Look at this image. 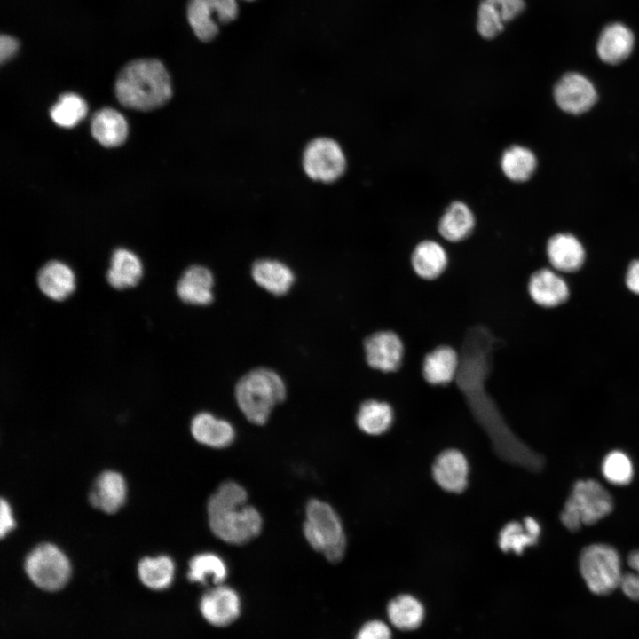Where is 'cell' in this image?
<instances>
[{
  "label": "cell",
  "instance_id": "obj_1",
  "mask_svg": "<svg viewBox=\"0 0 639 639\" xmlns=\"http://www.w3.org/2000/svg\"><path fill=\"white\" fill-rule=\"evenodd\" d=\"M247 501L246 489L235 481L227 480L217 487L207 505L209 525L215 536L229 544L242 545L261 532L263 517Z\"/></svg>",
  "mask_w": 639,
  "mask_h": 639
},
{
  "label": "cell",
  "instance_id": "obj_2",
  "mask_svg": "<svg viewBox=\"0 0 639 639\" xmlns=\"http://www.w3.org/2000/svg\"><path fill=\"white\" fill-rule=\"evenodd\" d=\"M114 91L122 106L139 111L161 107L172 96L168 70L156 59H138L127 63L116 77Z\"/></svg>",
  "mask_w": 639,
  "mask_h": 639
},
{
  "label": "cell",
  "instance_id": "obj_3",
  "mask_svg": "<svg viewBox=\"0 0 639 639\" xmlns=\"http://www.w3.org/2000/svg\"><path fill=\"white\" fill-rule=\"evenodd\" d=\"M286 398L280 376L268 368H256L243 375L235 386V399L246 419L264 425L273 407Z\"/></svg>",
  "mask_w": 639,
  "mask_h": 639
},
{
  "label": "cell",
  "instance_id": "obj_4",
  "mask_svg": "<svg viewBox=\"0 0 639 639\" xmlns=\"http://www.w3.org/2000/svg\"><path fill=\"white\" fill-rule=\"evenodd\" d=\"M303 533L308 544L331 563L340 562L346 551V536L334 508L319 499H311L305 508Z\"/></svg>",
  "mask_w": 639,
  "mask_h": 639
},
{
  "label": "cell",
  "instance_id": "obj_5",
  "mask_svg": "<svg viewBox=\"0 0 639 639\" xmlns=\"http://www.w3.org/2000/svg\"><path fill=\"white\" fill-rule=\"evenodd\" d=\"M612 509V497L599 482L579 480L564 505L560 520L568 530L576 532L603 519Z\"/></svg>",
  "mask_w": 639,
  "mask_h": 639
},
{
  "label": "cell",
  "instance_id": "obj_6",
  "mask_svg": "<svg viewBox=\"0 0 639 639\" xmlns=\"http://www.w3.org/2000/svg\"><path fill=\"white\" fill-rule=\"evenodd\" d=\"M580 574L596 595H606L619 587L623 576L619 552L611 546L596 543L587 546L579 559Z\"/></svg>",
  "mask_w": 639,
  "mask_h": 639
},
{
  "label": "cell",
  "instance_id": "obj_7",
  "mask_svg": "<svg viewBox=\"0 0 639 639\" xmlns=\"http://www.w3.org/2000/svg\"><path fill=\"white\" fill-rule=\"evenodd\" d=\"M302 165L308 178L329 184L335 182L343 175L347 160L337 141L320 137L306 145L303 153Z\"/></svg>",
  "mask_w": 639,
  "mask_h": 639
},
{
  "label": "cell",
  "instance_id": "obj_8",
  "mask_svg": "<svg viewBox=\"0 0 639 639\" xmlns=\"http://www.w3.org/2000/svg\"><path fill=\"white\" fill-rule=\"evenodd\" d=\"M25 570L37 587L54 591L67 582L71 567L67 557L58 547L46 543L28 554Z\"/></svg>",
  "mask_w": 639,
  "mask_h": 639
},
{
  "label": "cell",
  "instance_id": "obj_9",
  "mask_svg": "<svg viewBox=\"0 0 639 639\" xmlns=\"http://www.w3.org/2000/svg\"><path fill=\"white\" fill-rule=\"evenodd\" d=\"M238 12L236 0H189L186 8L188 23L202 42L214 39L220 26L235 20Z\"/></svg>",
  "mask_w": 639,
  "mask_h": 639
},
{
  "label": "cell",
  "instance_id": "obj_10",
  "mask_svg": "<svg viewBox=\"0 0 639 639\" xmlns=\"http://www.w3.org/2000/svg\"><path fill=\"white\" fill-rule=\"evenodd\" d=\"M363 349L367 366L383 374L398 372L406 355L403 339L390 329L376 330L367 335Z\"/></svg>",
  "mask_w": 639,
  "mask_h": 639
},
{
  "label": "cell",
  "instance_id": "obj_11",
  "mask_svg": "<svg viewBox=\"0 0 639 639\" xmlns=\"http://www.w3.org/2000/svg\"><path fill=\"white\" fill-rule=\"evenodd\" d=\"M200 611L210 625L225 627L233 624L241 615V600L238 592L220 584L208 590L200 600Z\"/></svg>",
  "mask_w": 639,
  "mask_h": 639
},
{
  "label": "cell",
  "instance_id": "obj_12",
  "mask_svg": "<svg viewBox=\"0 0 639 639\" xmlns=\"http://www.w3.org/2000/svg\"><path fill=\"white\" fill-rule=\"evenodd\" d=\"M557 106L564 112L579 114L589 110L597 95L593 83L579 73L565 74L554 88Z\"/></svg>",
  "mask_w": 639,
  "mask_h": 639
},
{
  "label": "cell",
  "instance_id": "obj_13",
  "mask_svg": "<svg viewBox=\"0 0 639 639\" xmlns=\"http://www.w3.org/2000/svg\"><path fill=\"white\" fill-rule=\"evenodd\" d=\"M469 466L464 454L450 448L441 452L432 465V477L443 490L461 493L468 486Z\"/></svg>",
  "mask_w": 639,
  "mask_h": 639
},
{
  "label": "cell",
  "instance_id": "obj_14",
  "mask_svg": "<svg viewBox=\"0 0 639 639\" xmlns=\"http://www.w3.org/2000/svg\"><path fill=\"white\" fill-rule=\"evenodd\" d=\"M524 0H482L477 18V29L486 39L497 36L505 23L517 18L525 9Z\"/></svg>",
  "mask_w": 639,
  "mask_h": 639
},
{
  "label": "cell",
  "instance_id": "obj_15",
  "mask_svg": "<svg viewBox=\"0 0 639 639\" xmlns=\"http://www.w3.org/2000/svg\"><path fill=\"white\" fill-rule=\"evenodd\" d=\"M450 263L447 250L438 241L424 239L418 241L410 255L414 274L421 280L434 281L446 272Z\"/></svg>",
  "mask_w": 639,
  "mask_h": 639
},
{
  "label": "cell",
  "instance_id": "obj_16",
  "mask_svg": "<svg viewBox=\"0 0 639 639\" xmlns=\"http://www.w3.org/2000/svg\"><path fill=\"white\" fill-rule=\"evenodd\" d=\"M459 365L460 358L456 349L448 344H440L424 355L422 375L429 385L445 386L454 380Z\"/></svg>",
  "mask_w": 639,
  "mask_h": 639
},
{
  "label": "cell",
  "instance_id": "obj_17",
  "mask_svg": "<svg viewBox=\"0 0 639 639\" xmlns=\"http://www.w3.org/2000/svg\"><path fill=\"white\" fill-rule=\"evenodd\" d=\"M635 45L632 30L623 23L613 22L601 32L596 44L599 58L607 64H619L629 57Z\"/></svg>",
  "mask_w": 639,
  "mask_h": 639
},
{
  "label": "cell",
  "instance_id": "obj_18",
  "mask_svg": "<svg viewBox=\"0 0 639 639\" xmlns=\"http://www.w3.org/2000/svg\"><path fill=\"white\" fill-rule=\"evenodd\" d=\"M527 290L538 305L551 308L564 303L569 296L566 282L550 269L535 271L528 280Z\"/></svg>",
  "mask_w": 639,
  "mask_h": 639
},
{
  "label": "cell",
  "instance_id": "obj_19",
  "mask_svg": "<svg viewBox=\"0 0 639 639\" xmlns=\"http://www.w3.org/2000/svg\"><path fill=\"white\" fill-rule=\"evenodd\" d=\"M191 432L196 441L212 448L229 446L236 435L231 422L208 412L200 413L193 418Z\"/></svg>",
  "mask_w": 639,
  "mask_h": 639
},
{
  "label": "cell",
  "instance_id": "obj_20",
  "mask_svg": "<svg viewBox=\"0 0 639 639\" xmlns=\"http://www.w3.org/2000/svg\"><path fill=\"white\" fill-rule=\"evenodd\" d=\"M476 226V217L465 202L453 201L438 223V234L446 241L458 243L469 238Z\"/></svg>",
  "mask_w": 639,
  "mask_h": 639
},
{
  "label": "cell",
  "instance_id": "obj_21",
  "mask_svg": "<svg viewBox=\"0 0 639 639\" xmlns=\"http://www.w3.org/2000/svg\"><path fill=\"white\" fill-rule=\"evenodd\" d=\"M214 278L211 272L201 265L186 269L177 285L179 298L190 304L207 305L213 300Z\"/></svg>",
  "mask_w": 639,
  "mask_h": 639
},
{
  "label": "cell",
  "instance_id": "obj_22",
  "mask_svg": "<svg viewBox=\"0 0 639 639\" xmlns=\"http://www.w3.org/2000/svg\"><path fill=\"white\" fill-rule=\"evenodd\" d=\"M127 487L122 476L114 471H105L96 479L90 493L93 507L106 513L117 511L126 498Z\"/></svg>",
  "mask_w": 639,
  "mask_h": 639
},
{
  "label": "cell",
  "instance_id": "obj_23",
  "mask_svg": "<svg viewBox=\"0 0 639 639\" xmlns=\"http://www.w3.org/2000/svg\"><path fill=\"white\" fill-rule=\"evenodd\" d=\"M550 264L561 272H575L583 264L585 251L580 241L570 233H557L547 243Z\"/></svg>",
  "mask_w": 639,
  "mask_h": 639
},
{
  "label": "cell",
  "instance_id": "obj_24",
  "mask_svg": "<svg viewBox=\"0 0 639 639\" xmlns=\"http://www.w3.org/2000/svg\"><path fill=\"white\" fill-rule=\"evenodd\" d=\"M41 291L49 298L61 301L67 298L75 288V275L65 263L51 261L37 274Z\"/></svg>",
  "mask_w": 639,
  "mask_h": 639
},
{
  "label": "cell",
  "instance_id": "obj_25",
  "mask_svg": "<svg viewBox=\"0 0 639 639\" xmlns=\"http://www.w3.org/2000/svg\"><path fill=\"white\" fill-rule=\"evenodd\" d=\"M540 532V525L532 517H525L522 523L510 521L500 531L498 546L503 552L521 555L526 548L538 543Z\"/></svg>",
  "mask_w": 639,
  "mask_h": 639
},
{
  "label": "cell",
  "instance_id": "obj_26",
  "mask_svg": "<svg viewBox=\"0 0 639 639\" xmlns=\"http://www.w3.org/2000/svg\"><path fill=\"white\" fill-rule=\"evenodd\" d=\"M91 131L93 138L102 146L115 147L126 140L128 124L120 112L106 107L94 114L91 122Z\"/></svg>",
  "mask_w": 639,
  "mask_h": 639
},
{
  "label": "cell",
  "instance_id": "obj_27",
  "mask_svg": "<svg viewBox=\"0 0 639 639\" xmlns=\"http://www.w3.org/2000/svg\"><path fill=\"white\" fill-rule=\"evenodd\" d=\"M251 275L257 285L275 296L285 295L295 280L289 267L272 259L256 261L251 268Z\"/></svg>",
  "mask_w": 639,
  "mask_h": 639
},
{
  "label": "cell",
  "instance_id": "obj_28",
  "mask_svg": "<svg viewBox=\"0 0 639 639\" xmlns=\"http://www.w3.org/2000/svg\"><path fill=\"white\" fill-rule=\"evenodd\" d=\"M143 274L139 257L126 248H117L113 253L106 279L114 288L123 289L134 287Z\"/></svg>",
  "mask_w": 639,
  "mask_h": 639
},
{
  "label": "cell",
  "instance_id": "obj_29",
  "mask_svg": "<svg viewBox=\"0 0 639 639\" xmlns=\"http://www.w3.org/2000/svg\"><path fill=\"white\" fill-rule=\"evenodd\" d=\"M394 421V410L390 404L378 399H367L359 407L356 423L359 429L371 436L387 432Z\"/></svg>",
  "mask_w": 639,
  "mask_h": 639
},
{
  "label": "cell",
  "instance_id": "obj_30",
  "mask_svg": "<svg viewBox=\"0 0 639 639\" xmlns=\"http://www.w3.org/2000/svg\"><path fill=\"white\" fill-rule=\"evenodd\" d=\"M387 616L396 628L411 631L422 625L425 617V609L422 603L415 596L401 594L389 602Z\"/></svg>",
  "mask_w": 639,
  "mask_h": 639
},
{
  "label": "cell",
  "instance_id": "obj_31",
  "mask_svg": "<svg viewBox=\"0 0 639 639\" xmlns=\"http://www.w3.org/2000/svg\"><path fill=\"white\" fill-rule=\"evenodd\" d=\"M228 576V566L217 554L204 552L194 556L189 562L187 577L192 582L201 584H223Z\"/></svg>",
  "mask_w": 639,
  "mask_h": 639
},
{
  "label": "cell",
  "instance_id": "obj_32",
  "mask_svg": "<svg viewBox=\"0 0 639 639\" xmlns=\"http://www.w3.org/2000/svg\"><path fill=\"white\" fill-rule=\"evenodd\" d=\"M500 164L507 178L513 182H525L532 176L537 160L529 148L514 145L502 153Z\"/></svg>",
  "mask_w": 639,
  "mask_h": 639
},
{
  "label": "cell",
  "instance_id": "obj_33",
  "mask_svg": "<svg viewBox=\"0 0 639 639\" xmlns=\"http://www.w3.org/2000/svg\"><path fill=\"white\" fill-rule=\"evenodd\" d=\"M138 571L141 581L146 587L153 589H163L170 585L175 566L169 556H160L142 559L138 564Z\"/></svg>",
  "mask_w": 639,
  "mask_h": 639
},
{
  "label": "cell",
  "instance_id": "obj_34",
  "mask_svg": "<svg viewBox=\"0 0 639 639\" xmlns=\"http://www.w3.org/2000/svg\"><path fill=\"white\" fill-rule=\"evenodd\" d=\"M87 111V104L82 97L67 92L59 97V101L51 108L50 114L57 125L72 128L86 116Z\"/></svg>",
  "mask_w": 639,
  "mask_h": 639
},
{
  "label": "cell",
  "instance_id": "obj_35",
  "mask_svg": "<svg viewBox=\"0 0 639 639\" xmlns=\"http://www.w3.org/2000/svg\"><path fill=\"white\" fill-rule=\"evenodd\" d=\"M602 473L611 484L626 485L633 478V464L625 453L614 450L610 452L603 460Z\"/></svg>",
  "mask_w": 639,
  "mask_h": 639
},
{
  "label": "cell",
  "instance_id": "obj_36",
  "mask_svg": "<svg viewBox=\"0 0 639 639\" xmlns=\"http://www.w3.org/2000/svg\"><path fill=\"white\" fill-rule=\"evenodd\" d=\"M627 564L630 571L623 573L619 588L627 597L639 601V549L628 555Z\"/></svg>",
  "mask_w": 639,
  "mask_h": 639
},
{
  "label": "cell",
  "instance_id": "obj_37",
  "mask_svg": "<svg viewBox=\"0 0 639 639\" xmlns=\"http://www.w3.org/2000/svg\"><path fill=\"white\" fill-rule=\"evenodd\" d=\"M355 639H392L389 626L382 620L373 619L364 623L358 630Z\"/></svg>",
  "mask_w": 639,
  "mask_h": 639
},
{
  "label": "cell",
  "instance_id": "obj_38",
  "mask_svg": "<svg viewBox=\"0 0 639 639\" xmlns=\"http://www.w3.org/2000/svg\"><path fill=\"white\" fill-rule=\"evenodd\" d=\"M20 43L19 41L10 36L2 35L0 37V60L1 63H4L15 56L19 51Z\"/></svg>",
  "mask_w": 639,
  "mask_h": 639
},
{
  "label": "cell",
  "instance_id": "obj_39",
  "mask_svg": "<svg viewBox=\"0 0 639 639\" xmlns=\"http://www.w3.org/2000/svg\"><path fill=\"white\" fill-rule=\"evenodd\" d=\"M0 507V535L4 537L14 527L15 523L8 502L2 499Z\"/></svg>",
  "mask_w": 639,
  "mask_h": 639
},
{
  "label": "cell",
  "instance_id": "obj_40",
  "mask_svg": "<svg viewBox=\"0 0 639 639\" xmlns=\"http://www.w3.org/2000/svg\"><path fill=\"white\" fill-rule=\"evenodd\" d=\"M626 283L630 291L639 295V260L630 264L626 275Z\"/></svg>",
  "mask_w": 639,
  "mask_h": 639
},
{
  "label": "cell",
  "instance_id": "obj_41",
  "mask_svg": "<svg viewBox=\"0 0 639 639\" xmlns=\"http://www.w3.org/2000/svg\"><path fill=\"white\" fill-rule=\"evenodd\" d=\"M246 1H252V0H246Z\"/></svg>",
  "mask_w": 639,
  "mask_h": 639
}]
</instances>
